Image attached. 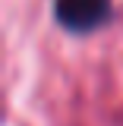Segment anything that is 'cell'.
Here are the masks:
<instances>
[{"instance_id":"1","label":"cell","mask_w":123,"mask_h":126,"mask_svg":"<svg viewBox=\"0 0 123 126\" xmlns=\"http://www.w3.org/2000/svg\"><path fill=\"white\" fill-rule=\"evenodd\" d=\"M110 0H54V13L70 32H88L107 19Z\"/></svg>"}]
</instances>
